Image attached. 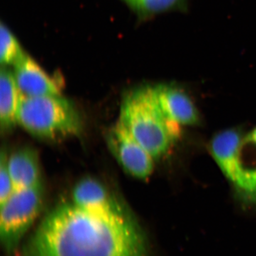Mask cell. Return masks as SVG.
<instances>
[{
	"label": "cell",
	"mask_w": 256,
	"mask_h": 256,
	"mask_svg": "<svg viewBox=\"0 0 256 256\" xmlns=\"http://www.w3.org/2000/svg\"><path fill=\"white\" fill-rule=\"evenodd\" d=\"M28 256H148L142 234L132 220L112 223L75 204L47 216L28 244Z\"/></svg>",
	"instance_id": "1"
},
{
	"label": "cell",
	"mask_w": 256,
	"mask_h": 256,
	"mask_svg": "<svg viewBox=\"0 0 256 256\" xmlns=\"http://www.w3.org/2000/svg\"><path fill=\"white\" fill-rule=\"evenodd\" d=\"M119 120L154 160L168 151L178 132L162 112L154 87L138 89L126 97Z\"/></svg>",
	"instance_id": "2"
},
{
	"label": "cell",
	"mask_w": 256,
	"mask_h": 256,
	"mask_svg": "<svg viewBox=\"0 0 256 256\" xmlns=\"http://www.w3.org/2000/svg\"><path fill=\"white\" fill-rule=\"evenodd\" d=\"M18 122L33 136L48 140L77 136L82 130L76 109L62 96H22Z\"/></svg>",
	"instance_id": "3"
},
{
	"label": "cell",
	"mask_w": 256,
	"mask_h": 256,
	"mask_svg": "<svg viewBox=\"0 0 256 256\" xmlns=\"http://www.w3.org/2000/svg\"><path fill=\"white\" fill-rule=\"evenodd\" d=\"M43 204L42 184L33 188L15 190L0 204V237L5 250L18 246L41 212Z\"/></svg>",
	"instance_id": "4"
},
{
	"label": "cell",
	"mask_w": 256,
	"mask_h": 256,
	"mask_svg": "<svg viewBox=\"0 0 256 256\" xmlns=\"http://www.w3.org/2000/svg\"><path fill=\"white\" fill-rule=\"evenodd\" d=\"M107 142L116 160L129 174L139 178L150 176L154 158L120 120L109 130Z\"/></svg>",
	"instance_id": "5"
},
{
	"label": "cell",
	"mask_w": 256,
	"mask_h": 256,
	"mask_svg": "<svg viewBox=\"0 0 256 256\" xmlns=\"http://www.w3.org/2000/svg\"><path fill=\"white\" fill-rule=\"evenodd\" d=\"M73 198V203L77 206L101 220L112 223L130 220L110 198L105 188L92 178H84L75 186Z\"/></svg>",
	"instance_id": "6"
},
{
	"label": "cell",
	"mask_w": 256,
	"mask_h": 256,
	"mask_svg": "<svg viewBox=\"0 0 256 256\" xmlns=\"http://www.w3.org/2000/svg\"><path fill=\"white\" fill-rule=\"evenodd\" d=\"M14 66V76L23 97L60 96L62 84L50 76L28 55H25Z\"/></svg>",
	"instance_id": "7"
},
{
	"label": "cell",
	"mask_w": 256,
	"mask_h": 256,
	"mask_svg": "<svg viewBox=\"0 0 256 256\" xmlns=\"http://www.w3.org/2000/svg\"><path fill=\"white\" fill-rule=\"evenodd\" d=\"M154 90L160 109L173 126H194L200 120L196 108L190 98L178 88L158 86Z\"/></svg>",
	"instance_id": "8"
},
{
	"label": "cell",
	"mask_w": 256,
	"mask_h": 256,
	"mask_svg": "<svg viewBox=\"0 0 256 256\" xmlns=\"http://www.w3.org/2000/svg\"><path fill=\"white\" fill-rule=\"evenodd\" d=\"M234 185L246 200L256 203V127L242 138Z\"/></svg>",
	"instance_id": "9"
},
{
	"label": "cell",
	"mask_w": 256,
	"mask_h": 256,
	"mask_svg": "<svg viewBox=\"0 0 256 256\" xmlns=\"http://www.w3.org/2000/svg\"><path fill=\"white\" fill-rule=\"evenodd\" d=\"M242 138L240 131L228 129L216 134L210 142V152L224 176L232 184L237 174V159Z\"/></svg>",
	"instance_id": "10"
},
{
	"label": "cell",
	"mask_w": 256,
	"mask_h": 256,
	"mask_svg": "<svg viewBox=\"0 0 256 256\" xmlns=\"http://www.w3.org/2000/svg\"><path fill=\"white\" fill-rule=\"evenodd\" d=\"M8 168L15 190L33 188L40 184V166L34 150H18L8 156Z\"/></svg>",
	"instance_id": "11"
},
{
	"label": "cell",
	"mask_w": 256,
	"mask_h": 256,
	"mask_svg": "<svg viewBox=\"0 0 256 256\" xmlns=\"http://www.w3.org/2000/svg\"><path fill=\"white\" fill-rule=\"evenodd\" d=\"M22 95L14 74L2 68L0 74V124L2 130H9L18 124V114Z\"/></svg>",
	"instance_id": "12"
},
{
	"label": "cell",
	"mask_w": 256,
	"mask_h": 256,
	"mask_svg": "<svg viewBox=\"0 0 256 256\" xmlns=\"http://www.w3.org/2000/svg\"><path fill=\"white\" fill-rule=\"evenodd\" d=\"M0 60L4 65H15L26 55L14 35L3 24L0 28Z\"/></svg>",
	"instance_id": "13"
},
{
	"label": "cell",
	"mask_w": 256,
	"mask_h": 256,
	"mask_svg": "<svg viewBox=\"0 0 256 256\" xmlns=\"http://www.w3.org/2000/svg\"><path fill=\"white\" fill-rule=\"evenodd\" d=\"M15 191L8 168V156L2 152L0 161V204L3 203Z\"/></svg>",
	"instance_id": "14"
},
{
	"label": "cell",
	"mask_w": 256,
	"mask_h": 256,
	"mask_svg": "<svg viewBox=\"0 0 256 256\" xmlns=\"http://www.w3.org/2000/svg\"><path fill=\"white\" fill-rule=\"evenodd\" d=\"M132 6L144 12L164 11L176 4L178 0H127Z\"/></svg>",
	"instance_id": "15"
}]
</instances>
